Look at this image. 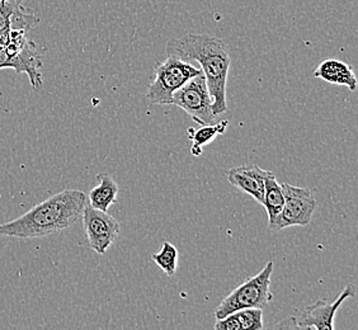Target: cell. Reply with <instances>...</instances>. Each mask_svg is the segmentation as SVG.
Masks as SVG:
<instances>
[{
	"label": "cell",
	"mask_w": 358,
	"mask_h": 330,
	"mask_svg": "<svg viewBox=\"0 0 358 330\" xmlns=\"http://www.w3.org/2000/svg\"><path fill=\"white\" fill-rule=\"evenodd\" d=\"M82 217L90 247L98 254H104L120 235L118 221L108 213L93 208L88 202Z\"/></svg>",
	"instance_id": "cell-7"
},
{
	"label": "cell",
	"mask_w": 358,
	"mask_h": 330,
	"mask_svg": "<svg viewBox=\"0 0 358 330\" xmlns=\"http://www.w3.org/2000/svg\"><path fill=\"white\" fill-rule=\"evenodd\" d=\"M214 328L216 330H241V325L234 313H231L227 317L216 319Z\"/></svg>",
	"instance_id": "cell-18"
},
{
	"label": "cell",
	"mask_w": 358,
	"mask_h": 330,
	"mask_svg": "<svg viewBox=\"0 0 358 330\" xmlns=\"http://www.w3.org/2000/svg\"><path fill=\"white\" fill-rule=\"evenodd\" d=\"M283 199L282 187L277 182L275 174L267 171L264 177V194L262 205L268 215V224L272 222L275 216L282 210Z\"/></svg>",
	"instance_id": "cell-14"
},
{
	"label": "cell",
	"mask_w": 358,
	"mask_h": 330,
	"mask_svg": "<svg viewBox=\"0 0 358 330\" xmlns=\"http://www.w3.org/2000/svg\"><path fill=\"white\" fill-rule=\"evenodd\" d=\"M234 314L241 325V330L263 329L262 309L248 308V309L238 310Z\"/></svg>",
	"instance_id": "cell-17"
},
{
	"label": "cell",
	"mask_w": 358,
	"mask_h": 330,
	"mask_svg": "<svg viewBox=\"0 0 358 330\" xmlns=\"http://www.w3.org/2000/svg\"><path fill=\"white\" fill-rule=\"evenodd\" d=\"M87 202V194L79 189L56 193L18 219L0 224V236L36 239L60 233L82 217Z\"/></svg>",
	"instance_id": "cell-2"
},
{
	"label": "cell",
	"mask_w": 358,
	"mask_h": 330,
	"mask_svg": "<svg viewBox=\"0 0 358 330\" xmlns=\"http://www.w3.org/2000/svg\"><path fill=\"white\" fill-rule=\"evenodd\" d=\"M3 1H6V0H3Z\"/></svg>",
	"instance_id": "cell-20"
},
{
	"label": "cell",
	"mask_w": 358,
	"mask_h": 330,
	"mask_svg": "<svg viewBox=\"0 0 358 330\" xmlns=\"http://www.w3.org/2000/svg\"><path fill=\"white\" fill-rule=\"evenodd\" d=\"M283 202L281 213L275 216L268 227L272 231H280L291 227H306L310 224L317 206L314 191L305 187H296L283 183Z\"/></svg>",
	"instance_id": "cell-5"
},
{
	"label": "cell",
	"mask_w": 358,
	"mask_h": 330,
	"mask_svg": "<svg viewBox=\"0 0 358 330\" xmlns=\"http://www.w3.org/2000/svg\"><path fill=\"white\" fill-rule=\"evenodd\" d=\"M273 268L275 263L269 261L258 275L247 278L221 301L215 309V317L221 319L238 310L248 308L264 309L273 300V294L271 292V275Z\"/></svg>",
	"instance_id": "cell-3"
},
{
	"label": "cell",
	"mask_w": 358,
	"mask_h": 330,
	"mask_svg": "<svg viewBox=\"0 0 358 330\" xmlns=\"http://www.w3.org/2000/svg\"><path fill=\"white\" fill-rule=\"evenodd\" d=\"M166 55L199 65L206 79L215 115L227 112V76L231 59L225 42L214 36L186 34L168 42Z\"/></svg>",
	"instance_id": "cell-1"
},
{
	"label": "cell",
	"mask_w": 358,
	"mask_h": 330,
	"mask_svg": "<svg viewBox=\"0 0 358 330\" xmlns=\"http://www.w3.org/2000/svg\"><path fill=\"white\" fill-rule=\"evenodd\" d=\"M96 179H98V186L90 189V194L87 197L88 203L93 208L108 213V208L117 202L118 185L116 180L107 173L98 174Z\"/></svg>",
	"instance_id": "cell-13"
},
{
	"label": "cell",
	"mask_w": 358,
	"mask_h": 330,
	"mask_svg": "<svg viewBox=\"0 0 358 330\" xmlns=\"http://www.w3.org/2000/svg\"><path fill=\"white\" fill-rule=\"evenodd\" d=\"M229 121L227 120H222L217 124H205L201 126L199 130L193 131L192 135L189 138L192 140V148H191V154L193 157H200L202 154V148L205 145L213 143L217 135L224 134L227 129Z\"/></svg>",
	"instance_id": "cell-15"
},
{
	"label": "cell",
	"mask_w": 358,
	"mask_h": 330,
	"mask_svg": "<svg viewBox=\"0 0 358 330\" xmlns=\"http://www.w3.org/2000/svg\"><path fill=\"white\" fill-rule=\"evenodd\" d=\"M314 76L324 82L347 87L351 92L357 89V78L355 76L351 66L337 59H328L322 62L317 69L314 70Z\"/></svg>",
	"instance_id": "cell-12"
},
{
	"label": "cell",
	"mask_w": 358,
	"mask_h": 330,
	"mask_svg": "<svg viewBox=\"0 0 358 330\" xmlns=\"http://www.w3.org/2000/svg\"><path fill=\"white\" fill-rule=\"evenodd\" d=\"M10 65V55H8L6 48H0V70L9 69Z\"/></svg>",
	"instance_id": "cell-19"
},
{
	"label": "cell",
	"mask_w": 358,
	"mask_h": 330,
	"mask_svg": "<svg viewBox=\"0 0 358 330\" xmlns=\"http://www.w3.org/2000/svg\"><path fill=\"white\" fill-rule=\"evenodd\" d=\"M152 259L166 275H173L178 266V249L169 241H164L158 253L152 254Z\"/></svg>",
	"instance_id": "cell-16"
},
{
	"label": "cell",
	"mask_w": 358,
	"mask_h": 330,
	"mask_svg": "<svg viewBox=\"0 0 358 330\" xmlns=\"http://www.w3.org/2000/svg\"><path fill=\"white\" fill-rule=\"evenodd\" d=\"M267 171L258 165H241L225 172V177L230 185L253 197L262 205L264 194V177Z\"/></svg>",
	"instance_id": "cell-9"
},
{
	"label": "cell",
	"mask_w": 358,
	"mask_h": 330,
	"mask_svg": "<svg viewBox=\"0 0 358 330\" xmlns=\"http://www.w3.org/2000/svg\"><path fill=\"white\" fill-rule=\"evenodd\" d=\"M42 60L40 51L34 41L28 38L22 46L21 50L10 56V65L9 69H13L17 73H24L29 78V82L35 89H41L42 82Z\"/></svg>",
	"instance_id": "cell-11"
},
{
	"label": "cell",
	"mask_w": 358,
	"mask_h": 330,
	"mask_svg": "<svg viewBox=\"0 0 358 330\" xmlns=\"http://www.w3.org/2000/svg\"><path fill=\"white\" fill-rule=\"evenodd\" d=\"M201 73L202 70L197 65L176 56H168L166 60L154 68V79L146 96L152 104L169 106L172 104L173 93Z\"/></svg>",
	"instance_id": "cell-4"
},
{
	"label": "cell",
	"mask_w": 358,
	"mask_h": 330,
	"mask_svg": "<svg viewBox=\"0 0 358 330\" xmlns=\"http://www.w3.org/2000/svg\"><path fill=\"white\" fill-rule=\"evenodd\" d=\"M356 296V287L353 285H347L345 289L334 299V301H328L322 299L317 303L306 306L296 317L299 329L333 330L334 329V317L341 305L348 299Z\"/></svg>",
	"instance_id": "cell-8"
},
{
	"label": "cell",
	"mask_w": 358,
	"mask_h": 330,
	"mask_svg": "<svg viewBox=\"0 0 358 330\" xmlns=\"http://www.w3.org/2000/svg\"><path fill=\"white\" fill-rule=\"evenodd\" d=\"M38 22L35 13L23 6V0H0V36L10 29L27 31Z\"/></svg>",
	"instance_id": "cell-10"
},
{
	"label": "cell",
	"mask_w": 358,
	"mask_h": 330,
	"mask_svg": "<svg viewBox=\"0 0 358 330\" xmlns=\"http://www.w3.org/2000/svg\"><path fill=\"white\" fill-rule=\"evenodd\" d=\"M172 104L185 110L200 126L216 122V115L213 110V99L202 73L173 93Z\"/></svg>",
	"instance_id": "cell-6"
}]
</instances>
